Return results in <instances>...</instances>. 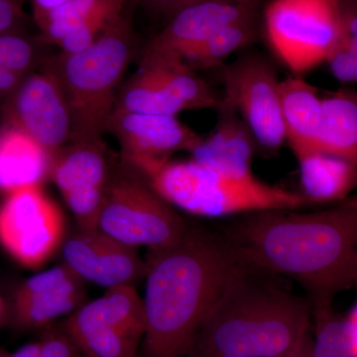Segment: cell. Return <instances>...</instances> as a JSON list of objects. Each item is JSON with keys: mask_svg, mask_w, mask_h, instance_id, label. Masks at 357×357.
<instances>
[{"mask_svg": "<svg viewBox=\"0 0 357 357\" xmlns=\"http://www.w3.org/2000/svg\"><path fill=\"white\" fill-rule=\"evenodd\" d=\"M220 234L243 264L293 279L312 314L357 283V199L326 210H268L239 215Z\"/></svg>", "mask_w": 357, "mask_h": 357, "instance_id": "cell-1", "label": "cell"}, {"mask_svg": "<svg viewBox=\"0 0 357 357\" xmlns=\"http://www.w3.org/2000/svg\"><path fill=\"white\" fill-rule=\"evenodd\" d=\"M144 357H185L199 328L243 266L220 231L189 225L177 243L148 250Z\"/></svg>", "mask_w": 357, "mask_h": 357, "instance_id": "cell-2", "label": "cell"}, {"mask_svg": "<svg viewBox=\"0 0 357 357\" xmlns=\"http://www.w3.org/2000/svg\"><path fill=\"white\" fill-rule=\"evenodd\" d=\"M276 276L243 264L185 357H272L299 344L311 328V303Z\"/></svg>", "mask_w": 357, "mask_h": 357, "instance_id": "cell-3", "label": "cell"}, {"mask_svg": "<svg viewBox=\"0 0 357 357\" xmlns=\"http://www.w3.org/2000/svg\"><path fill=\"white\" fill-rule=\"evenodd\" d=\"M128 7L88 48L48 55L40 66L64 91L72 121L70 141L98 139L107 132L124 75L140 51Z\"/></svg>", "mask_w": 357, "mask_h": 357, "instance_id": "cell-4", "label": "cell"}, {"mask_svg": "<svg viewBox=\"0 0 357 357\" xmlns=\"http://www.w3.org/2000/svg\"><path fill=\"white\" fill-rule=\"evenodd\" d=\"M148 182L171 206L203 218L316 206L302 192L267 184L255 175L225 177L202 168L192 160H171Z\"/></svg>", "mask_w": 357, "mask_h": 357, "instance_id": "cell-5", "label": "cell"}, {"mask_svg": "<svg viewBox=\"0 0 357 357\" xmlns=\"http://www.w3.org/2000/svg\"><path fill=\"white\" fill-rule=\"evenodd\" d=\"M188 225L146 178L117 160L98 215L100 231L133 248L156 250L177 243Z\"/></svg>", "mask_w": 357, "mask_h": 357, "instance_id": "cell-6", "label": "cell"}, {"mask_svg": "<svg viewBox=\"0 0 357 357\" xmlns=\"http://www.w3.org/2000/svg\"><path fill=\"white\" fill-rule=\"evenodd\" d=\"M264 29L276 58L295 76L326 63L340 33V0H271Z\"/></svg>", "mask_w": 357, "mask_h": 357, "instance_id": "cell-7", "label": "cell"}, {"mask_svg": "<svg viewBox=\"0 0 357 357\" xmlns=\"http://www.w3.org/2000/svg\"><path fill=\"white\" fill-rule=\"evenodd\" d=\"M62 326L82 357H140L143 300L133 286L107 289L102 297L73 312Z\"/></svg>", "mask_w": 357, "mask_h": 357, "instance_id": "cell-8", "label": "cell"}, {"mask_svg": "<svg viewBox=\"0 0 357 357\" xmlns=\"http://www.w3.org/2000/svg\"><path fill=\"white\" fill-rule=\"evenodd\" d=\"M225 96L252 133L256 146L275 154L286 142L278 72L264 56L245 54L220 70Z\"/></svg>", "mask_w": 357, "mask_h": 357, "instance_id": "cell-9", "label": "cell"}, {"mask_svg": "<svg viewBox=\"0 0 357 357\" xmlns=\"http://www.w3.org/2000/svg\"><path fill=\"white\" fill-rule=\"evenodd\" d=\"M222 100L210 84L184 62L150 63L122 83L114 110L174 115L217 109Z\"/></svg>", "mask_w": 357, "mask_h": 357, "instance_id": "cell-10", "label": "cell"}, {"mask_svg": "<svg viewBox=\"0 0 357 357\" xmlns=\"http://www.w3.org/2000/svg\"><path fill=\"white\" fill-rule=\"evenodd\" d=\"M64 227L62 211L42 185L9 192L0 204V244L23 266L48 261L62 243Z\"/></svg>", "mask_w": 357, "mask_h": 357, "instance_id": "cell-11", "label": "cell"}, {"mask_svg": "<svg viewBox=\"0 0 357 357\" xmlns=\"http://www.w3.org/2000/svg\"><path fill=\"white\" fill-rule=\"evenodd\" d=\"M115 163L102 138L70 141L52 155L50 178L81 231L98 230V215Z\"/></svg>", "mask_w": 357, "mask_h": 357, "instance_id": "cell-12", "label": "cell"}, {"mask_svg": "<svg viewBox=\"0 0 357 357\" xmlns=\"http://www.w3.org/2000/svg\"><path fill=\"white\" fill-rule=\"evenodd\" d=\"M107 132L119 141V161L149 180L181 151L191 152L202 135L178 116L114 110Z\"/></svg>", "mask_w": 357, "mask_h": 357, "instance_id": "cell-13", "label": "cell"}, {"mask_svg": "<svg viewBox=\"0 0 357 357\" xmlns=\"http://www.w3.org/2000/svg\"><path fill=\"white\" fill-rule=\"evenodd\" d=\"M4 126L20 129L53 155L70 142L72 121L62 86L49 70L39 68L0 105Z\"/></svg>", "mask_w": 357, "mask_h": 357, "instance_id": "cell-14", "label": "cell"}, {"mask_svg": "<svg viewBox=\"0 0 357 357\" xmlns=\"http://www.w3.org/2000/svg\"><path fill=\"white\" fill-rule=\"evenodd\" d=\"M258 17V11L223 1L201 0L178 9L161 32L140 49L139 65L183 62L185 56L225 26Z\"/></svg>", "mask_w": 357, "mask_h": 357, "instance_id": "cell-15", "label": "cell"}, {"mask_svg": "<svg viewBox=\"0 0 357 357\" xmlns=\"http://www.w3.org/2000/svg\"><path fill=\"white\" fill-rule=\"evenodd\" d=\"M65 264L81 277L107 289L133 286L146 274L138 248L100 230L77 232L63 245Z\"/></svg>", "mask_w": 357, "mask_h": 357, "instance_id": "cell-16", "label": "cell"}, {"mask_svg": "<svg viewBox=\"0 0 357 357\" xmlns=\"http://www.w3.org/2000/svg\"><path fill=\"white\" fill-rule=\"evenodd\" d=\"M84 299V280L64 263L35 275L17 289L14 321L25 330L46 328L58 318L83 306Z\"/></svg>", "mask_w": 357, "mask_h": 357, "instance_id": "cell-17", "label": "cell"}, {"mask_svg": "<svg viewBox=\"0 0 357 357\" xmlns=\"http://www.w3.org/2000/svg\"><path fill=\"white\" fill-rule=\"evenodd\" d=\"M218 121L206 137L192 148L191 160L202 168L230 178L252 176L256 142L245 122L229 100L222 96Z\"/></svg>", "mask_w": 357, "mask_h": 357, "instance_id": "cell-18", "label": "cell"}, {"mask_svg": "<svg viewBox=\"0 0 357 357\" xmlns=\"http://www.w3.org/2000/svg\"><path fill=\"white\" fill-rule=\"evenodd\" d=\"M52 154L20 129L0 128V192L42 185L50 178Z\"/></svg>", "mask_w": 357, "mask_h": 357, "instance_id": "cell-19", "label": "cell"}, {"mask_svg": "<svg viewBox=\"0 0 357 357\" xmlns=\"http://www.w3.org/2000/svg\"><path fill=\"white\" fill-rule=\"evenodd\" d=\"M279 96L285 137L296 158L314 151L321 115L318 89L301 77L279 83Z\"/></svg>", "mask_w": 357, "mask_h": 357, "instance_id": "cell-20", "label": "cell"}, {"mask_svg": "<svg viewBox=\"0 0 357 357\" xmlns=\"http://www.w3.org/2000/svg\"><path fill=\"white\" fill-rule=\"evenodd\" d=\"M314 151L333 155L357 164L356 91L342 89L321 98Z\"/></svg>", "mask_w": 357, "mask_h": 357, "instance_id": "cell-21", "label": "cell"}, {"mask_svg": "<svg viewBox=\"0 0 357 357\" xmlns=\"http://www.w3.org/2000/svg\"><path fill=\"white\" fill-rule=\"evenodd\" d=\"M302 194L314 204L340 203L357 183V164L321 152L297 157Z\"/></svg>", "mask_w": 357, "mask_h": 357, "instance_id": "cell-22", "label": "cell"}, {"mask_svg": "<svg viewBox=\"0 0 357 357\" xmlns=\"http://www.w3.org/2000/svg\"><path fill=\"white\" fill-rule=\"evenodd\" d=\"M311 357H357V305L337 314L333 307L312 314Z\"/></svg>", "mask_w": 357, "mask_h": 357, "instance_id": "cell-23", "label": "cell"}, {"mask_svg": "<svg viewBox=\"0 0 357 357\" xmlns=\"http://www.w3.org/2000/svg\"><path fill=\"white\" fill-rule=\"evenodd\" d=\"M258 39V17L237 21L220 28L183 59L192 70L218 67L225 59L255 43Z\"/></svg>", "mask_w": 357, "mask_h": 357, "instance_id": "cell-24", "label": "cell"}, {"mask_svg": "<svg viewBox=\"0 0 357 357\" xmlns=\"http://www.w3.org/2000/svg\"><path fill=\"white\" fill-rule=\"evenodd\" d=\"M131 0H70L35 20L44 44L59 45L73 29L105 9L128 6Z\"/></svg>", "mask_w": 357, "mask_h": 357, "instance_id": "cell-25", "label": "cell"}, {"mask_svg": "<svg viewBox=\"0 0 357 357\" xmlns=\"http://www.w3.org/2000/svg\"><path fill=\"white\" fill-rule=\"evenodd\" d=\"M41 40L25 36L22 32L0 35V70H11L27 77L39 69L48 55H44Z\"/></svg>", "mask_w": 357, "mask_h": 357, "instance_id": "cell-26", "label": "cell"}, {"mask_svg": "<svg viewBox=\"0 0 357 357\" xmlns=\"http://www.w3.org/2000/svg\"><path fill=\"white\" fill-rule=\"evenodd\" d=\"M333 76L342 84L357 81V42L337 39L326 60Z\"/></svg>", "mask_w": 357, "mask_h": 357, "instance_id": "cell-27", "label": "cell"}, {"mask_svg": "<svg viewBox=\"0 0 357 357\" xmlns=\"http://www.w3.org/2000/svg\"><path fill=\"white\" fill-rule=\"evenodd\" d=\"M40 357H82L76 342L64 326H47L39 340Z\"/></svg>", "mask_w": 357, "mask_h": 357, "instance_id": "cell-28", "label": "cell"}, {"mask_svg": "<svg viewBox=\"0 0 357 357\" xmlns=\"http://www.w3.org/2000/svg\"><path fill=\"white\" fill-rule=\"evenodd\" d=\"M131 1L139 2L148 8L157 11V13L165 14L170 17L178 9L195 3V2L201 1V0H131ZM223 1L231 2V3L239 4V6L248 7L253 10L259 11V8L264 3L265 0H223Z\"/></svg>", "mask_w": 357, "mask_h": 357, "instance_id": "cell-29", "label": "cell"}, {"mask_svg": "<svg viewBox=\"0 0 357 357\" xmlns=\"http://www.w3.org/2000/svg\"><path fill=\"white\" fill-rule=\"evenodd\" d=\"M25 21L20 0H0V35L22 32Z\"/></svg>", "mask_w": 357, "mask_h": 357, "instance_id": "cell-30", "label": "cell"}, {"mask_svg": "<svg viewBox=\"0 0 357 357\" xmlns=\"http://www.w3.org/2000/svg\"><path fill=\"white\" fill-rule=\"evenodd\" d=\"M25 77L11 70H0V105L13 95Z\"/></svg>", "mask_w": 357, "mask_h": 357, "instance_id": "cell-31", "label": "cell"}, {"mask_svg": "<svg viewBox=\"0 0 357 357\" xmlns=\"http://www.w3.org/2000/svg\"><path fill=\"white\" fill-rule=\"evenodd\" d=\"M312 345V337L311 332L307 333L299 344L295 345L292 349L280 354V356L272 357H311Z\"/></svg>", "mask_w": 357, "mask_h": 357, "instance_id": "cell-32", "label": "cell"}, {"mask_svg": "<svg viewBox=\"0 0 357 357\" xmlns=\"http://www.w3.org/2000/svg\"><path fill=\"white\" fill-rule=\"evenodd\" d=\"M70 0H32L33 18L34 20L43 16L44 14L63 6Z\"/></svg>", "mask_w": 357, "mask_h": 357, "instance_id": "cell-33", "label": "cell"}, {"mask_svg": "<svg viewBox=\"0 0 357 357\" xmlns=\"http://www.w3.org/2000/svg\"><path fill=\"white\" fill-rule=\"evenodd\" d=\"M1 357H40L39 342L23 345L14 352L1 351Z\"/></svg>", "mask_w": 357, "mask_h": 357, "instance_id": "cell-34", "label": "cell"}, {"mask_svg": "<svg viewBox=\"0 0 357 357\" xmlns=\"http://www.w3.org/2000/svg\"><path fill=\"white\" fill-rule=\"evenodd\" d=\"M2 312H3V302H2L1 298H0V319H1Z\"/></svg>", "mask_w": 357, "mask_h": 357, "instance_id": "cell-35", "label": "cell"}, {"mask_svg": "<svg viewBox=\"0 0 357 357\" xmlns=\"http://www.w3.org/2000/svg\"><path fill=\"white\" fill-rule=\"evenodd\" d=\"M0 357H1V351H0Z\"/></svg>", "mask_w": 357, "mask_h": 357, "instance_id": "cell-36", "label": "cell"}, {"mask_svg": "<svg viewBox=\"0 0 357 357\" xmlns=\"http://www.w3.org/2000/svg\"><path fill=\"white\" fill-rule=\"evenodd\" d=\"M20 1H21V0H20Z\"/></svg>", "mask_w": 357, "mask_h": 357, "instance_id": "cell-37", "label": "cell"}]
</instances>
